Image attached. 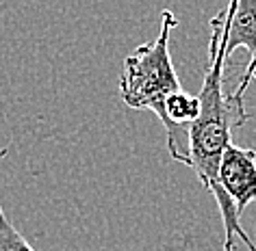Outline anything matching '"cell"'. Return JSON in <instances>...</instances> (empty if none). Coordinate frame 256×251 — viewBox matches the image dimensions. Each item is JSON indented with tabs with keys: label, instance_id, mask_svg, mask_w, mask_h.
Listing matches in <instances>:
<instances>
[{
	"label": "cell",
	"instance_id": "cell-4",
	"mask_svg": "<svg viewBox=\"0 0 256 251\" xmlns=\"http://www.w3.org/2000/svg\"><path fill=\"white\" fill-rule=\"evenodd\" d=\"M220 186L236 210L243 212L256 202V150L230 143L220 163Z\"/></svg>",
	"mask_w": 256,
	"mask_h": 251
},
{
	"label": "cell",
	"instance_id": "cell-3",
	"mask_svg": "<svg viewBox=\"0 0 256 251\" xmlns=\"http://www.w3.org/2000/svg\"><path fill=\"white\" fill-rule=\"evenodd\" d=\"M226 22V56L230 59L234 50H248L250 61L243 69V78L234 91L246 95V89L256 80V0H228Z\"/></svg>",
	"mask_w": 256,
	"mask_h": 251
},
{
	"label": "cell",
	"instance_id": "cell-5",
	"mask_svg": "<svg viewBox=\"0 0 256 251\" xmlns=\"http://www.w3.org/2000/svg\"><path fill=\"white\" fill-rule=\"evenodd\" d=\"M0 251H35L33 245L7 219V215L2 210V204H0Z\"/></svg>",
	"mask_w": 256,
	"mask_h": 251
},
{
	"label": "cell",
	"instance_id": "cell-1",
	"mask_svg": "<svg viewBox=\"0 0 256 251\" xmlns=\"http://www.w3.org/2000/svg\"><path fill=\"white\" fill-rule=\"evenodd\" d=\"M226 22L228 7H224L210 26V46H208V65L204 72L200 87V117L189 126V169H194L198 180L215 197L217 208L224 223V249L236 251V241L246 245L248 251H256L254 241L241 228V212L236 210L228 193L220 186V163L226 147L232 143V130L243 126L250 119L246 111L243 95L224 89L226 76Z\"/></svg>",
	"mask_w": 256,
	"mask_h": 251
},
{
	"label": "cell",
	"instance_id": "cell-2",
	"mask_svg": "<svg viewBox=\"0 0 256 251\" xmlns=\"http://www.w3.org/2000/svg\"><path fill=\"white\" fill-rule=\"evenodd\" d=\"M176 26L178 17L172 11H163L156 39L137 46L126 56L120 76V95L126 106L152 111L158 117L168 95L182 89L170 52V37Z\"/></svg>",
	"mask_w": 256,
	"mask_h": 251
}]
</instances>
